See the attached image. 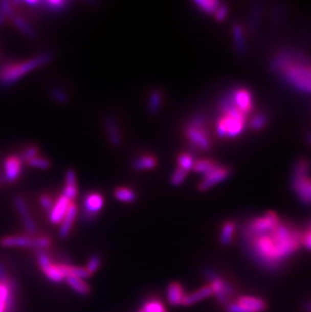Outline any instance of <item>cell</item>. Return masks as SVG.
Instances as JSON below:
<instances>
[{"mask_svg": "<svg viewBox=\"0 0 311 312\" xmlns=\"http://www.w3.org/2000/svg\"><path fill=\"white\" fill-rule=\"evenodd\" d=\"M228 13H229V7L228 5L226 4H220L218 6V8L216 9L215 13H214V16H215V19L217 21H223L226 19V17L228 16Z\"/></svg>", "mask_w": 311, "mask_h": 312, "instance_id": "cell-48", "label": "cell"}, {"mask_svg": "<svg viewBox=\"0 0 311 312\" xmlns=\"http://www.w3.org/2000/svg\"><path fill=\"white\" fill-rule=\"evenodd\" d=\"M52 61V54L42 53L27 61L5 64L0 67V86L9 87L30 72L51 63Z\"/></svg>", "mask_w": 311, "mask_h": 312, "instance_id": "cell-3", "label": "cell"}, {"mask_svg": "<svg viewBox=\"0 0 311 312\" xmlns=\"http://www.w3.org/2000/svg\"><path fill=\"white\" fill-rule=\"evenodd\" d=\"M235 301L243 306H247L254 312H265L268 308V304L264 299L255 296H250V295L239 296L235 299Z\"/></svg>", "mask_w": 311, "mask_h": 312, "instance_id": "cell-20", "label": "cell"}, {"mask_svg": "<svg viewBox=\"0 0 311 312\" xmlns=\"http://www.w3.org/2000/svg\"><path fill=\"white\" fill-rule=\"evenodd\" d=\"M11 21L27 38L35 39L37 37V32H36L35 28H33L31 26V24L28 20H26L24 17L15 14L11 18Z\"/></svg>", "mask_w": 311, "mask_h": 312, "instance_id": "cell-23", "label": "cell"}, {"mask_svg": "<svg viewBox=\"0 0 311 312\" xmlns=\"http://www.w3.org/2000/svg\"><path fill=\"white\" fill-rule=\"evenodd\" d=\"M235 106L247 117L253 112V98L251 92L246 88H238L233 91Z\"/></svg>", "mask_w": 311, "mask_h": 312, "instance_id": "cell-13", "label": "cell"}, {"mask_svg": "<svg viewBox=\"0 0 311 312\" xmlns=\"http://www.w3.org/2000/svg\"><path fill=\"white\" fill-rule=\"evenodd\" d=\"M138 312H144V311H143V310H142V309H140V310H139V311H138Z\"/></svg>", "mask_w": 311, "mask_h": 312, "instance_id": "cell-53", "label": "cell"}, {"mask_svg": "<svg viewBox=\"0 0 311 312\" xmlns=\"http://www.w3.org/2000/svg\"><path fill=\"white\" fill-rule=\"evenodd\" d=\"M13 205H14L16 211L18 212V214H19V216L21 218L31 215L30 209H29V207L27 205V202L25 201V199L23 197H20V196L14 197L13 198Z\"/></svg>", "mask_w": 311, "mask_h": 312, "instance_id": "cell-37", "label": "cell"}, {"mask_svg": "<svg viewBox=\"0 0 311 312\" xmlns=\"http://www.w3.org/2000/svg\"><path fill=\"white\" fill-rule=\"evenodd\" d=\"M271 67L294 89L311 94V63L306 57L282 52L274 58Z\"/></svg>", "mask_w": 311, "mask_h": 312, "instance_id": "cell-2", "label": "cell"}, {"mask_svg": "<svg viewBox=\"0 0 311 312\" xmlns=\"http://www.w3.org/2000/svg\"><path fill=\"white\" fill-rule=\"evenodd\" d=\"M142 310L144 312H167L163 302L159 299H149L147 300Z\"/></svg>", "mask_w": 311, "mask_h": 312, "instance_id": "cell-36", "label": "cell"}, {"mask_svg": "<svg viewBox=\"0 0 311 312\" xmlns=\"http://www.w3.org/2000/svg\"><path fill=\"white\" fill-rule=\"evenodd\" d=\"M218 167H219V165L216 162H214L212 160L203 159V160H199V161L195 162L193 171L198 174H202L203 176H206Z\"/></svg>", "mask_w": 311, "mask_h": 312, "instance_id": "cell-26", "label": "cell"}, {"mask_svg": "<svg viewBox=\"0 0 311 312\" xmlns=\"http://www.w3.org/2000/svg\"><path fill=\"white\" fill-rule=\"evenodd\" d=\"M230 174H231V169L219 166L218 168L210 172L208 175L204 176V179H202V181L198 184V190L201 192L209 190L214 185L226 180L230 176Z\"/></svg>", "mask_w": 311, "mask_h": 312, "instance_id": "cell-11", "label": "cell"}, {"mask_svg": "<svg viewBox=\"0 0 311 312\" xmlns=\"http://www.w3.org/2000/svg\"><path fill=\"white\" fill-rule=\"evenodd\" d=\"M39 204H40V206H41V208L45 210V211H47L48 213L52 210V208H53V206H54V201H53V199L50 197L49 195H46V194H43V195H40L39 199Z\"/></svg>", "mask_w": 311, "mask_h": 312, "instance_id": "cell-46", "label": "cell"}, {"mask_svg": "<svg viewBox=\"0 0 311 312\" xmlns=\"http://www.w3.org/2000/svg\"><path fill=\"white\" fill-rule=\"evenodd\" d=\"M163 95L159 90H153L150 94L149 101H148V112L151 116H157L162 107Z\"/></svg>", "mask_w": 311, "mask_h": 312, "instance_id": "cell-27", "label": "cell"}, {"mask_svg": "<svg viewBox=\"0 0 311 312\" xmlns=\"http://www.w3.org/2000/svg\"><path fill=\"white\" fill-rule=\"evenodd\" d=\"M281 224V220L277 213L274 211H269L265 213L264 215L252 219L246 227L245 231H248L250 233L254 234H262L267 233L275 230L279 225Z\"/></svg>", "mask_w": 311, "mask_h": 312, "instance_id": "cell-7", "label": "cell"}, {"mask_svg": "<svg viewBox=\"0 0 311 312\" xmlns=\"http://www.w3.org/2000/svg\"><path fill=\"white\" fill-rule=\"evenodd\" d=\"M236 231V225L234 221L228 220L223 225L220 235H219V244L221 247H229L233 242L234 234Z\"/></svg>", "mask_w": 311, "mask_h": 312, "instance_id": "cell-22", "label": "cell"}, {"mask_svg": "<svg viewBox=\"0 0 311 312\" xmlns=\"http://www.w3.org/2000/svg\"><path fill=\"white\" fill-rule=\"evenodd\" d=\"M225 309H226V312H254L250 308H248L247 306H243V305L237 303L236 301L230 302L228 305L225 306Z\"/></svg>", "mask_w": 311, "mask_h": 312, "instance_id": "cell-44", "label": "cell"}, {"mask_svg": "<svg viewBox=\"0 0 311 312\" xmlns=\"http://www.w3.org/2000/svg\"><path fill=\"white\" fill-rule=\"evenodd\" d=\"M246 249L256 264L270 272L280 270L301 246V234L284 224L262 234L242 232Z\"/></svg>", "mask_w": 311, "mask_h": 312, "instance_id": "cell-1", "label": "cell"}, {"mask_svg": "<svg viewBox=\"0 0 311 312\" xmlns=\"http://www.w3.org/2000/svg\"><path fill=\"white\" fill-rule=\"evenodd\" d=\"M158 160L154 156H142L136 159L132 162V169L136 171H146L152 170L157 167Z\"/></svg>", "mask_w": 311, "mask_h": 312, "instance_id": "cell-24", "label": "cell"}, {"mask_svg": "<svg viewBox=\"0 0 311 312\" xmlns=\"http://www.w3.org/2000/svg\"><path fill=\"white\" fill-rule=\"evenodd\" d=\"M66 284L80 296H88L91 293V286L85 281V280H81L75 277H67L65 280Z\"/></svg>", "mask_w": 311, "mask_h": 312, "instance_id": "cell-21", "label": "cell"}, {"mask_svg": "<svg viewBox=\"0 0 311 312\" xmlns=\"http://www.w3.org/2000/svg\"><path fill=\"white\" fill-rule=\"evenodd\" d=\"M36 256H37V261H38L40 270L46 269L53 263L52 259H51L50 255L47 253V251H36Z\"/></svg>", "mask_w": 311, "mask_h": 312, "instance_id": "cell-41", "label": "cell"}, {"mask_svg": "<svg viewBox=\"0 0 311 312\" xmlns=\"http://www.w3.org/2000/svg\"><path fill=\"white\" fill-rule=\"evenodd\" d=\"M302 310L304 312H311V301L305 302V303L302 305Z\"/></svg>", "mask_w": 311, "mask_h": 312, "instance_id": "cell-51", "label": "cell"}, {"mask_svg": "<svg viewBox=\"0 0 311 312\" xmlns=\"http://www.w3.org/2000/svg\"><path fill=\"white\" fill-rule=\"evenodd\" d=\"M21 3L27 4L29 6H39L41 2L38 1V0H27V1H21Z\"/></svg>", "mask_w": 311, "mask_h": 312, "instance_id": "cell-50", "label": "cell"}, {"mask_svg": "<svg viewBox=\"0 0 311 312\" xmlns=\"http://www.w3.org/2000/svg\"><path fill=\"white\" fill-rule=\"evenodd\" d=\"M186 136L188 138L189 143L196 149L202 151H209L211 148V143L206 133L203 125L202 126H193L188 125L186 128Z\"/></svg>", "mask_w": 311, "mask_h": 312, "instance_id": "cell-10", "label": "cell"}, {"mask_svg": "<svg viewBox=\"0 0 311 312\" xmlns=\"http://www.w3.org/2000/svg\"><path fill=\"white\" fill-rule=\"evenodd\" d=\"M115 197L123 203H134L137 200L136 192L127 187H118L115 191Z\"/></svg>", "mask_w": 311, "mask_h": 312, "instance_id": "cell-30", "label": "cell"}, {"mask_svg": "<svg viewBox=\"0 0 311 312\" xmlns=\"http://www.w3.org/2000/svg\"><path fill=\"white\" fill-rule=\"evenodd\" d=\"M194 4L206 14H214L221 3L217 0H196Z\"/></svg>", "mask_w": 311, "mask_h": 312, "instance_id": "cell-31", "label": "cell"}, {"mask_svg": "<svg viewBox=\"0 0 311 312\" xmlns=\"http://www.w3.org/2000/svg\"><path fill=\"white\" fill-rule=\"evenodd\" d=\"M32 236L29 235H7L0 239L3 248H30L32 247Z\"/></svg>", "mask_w": 311, "mask_h": 312, "instance_id": "cell-18", "label": "cell"}, {"mask_svg": "<svg viewBox=\"0 0 311 312\" xmlns=\"http://www.w3.org/2000/svg\"><path fill=\"white\" fill-rule=\"evenodd\" d=\"M233 34L235 48L239 54H242L245 51V39H243L242 28L239 25H235L233 27Z\"/></svg>", "mask_w": 311, "mask_h": 312, "instance_id": "cell-33", "label": "cell"}, {"mask_svg": "<svg viewBox=\"0 0 311 312\" xmlns=\"http://www.w3.org/2000/svg\"><path fill=\"white\" fill-rule=\"evenodd\" d=\"M293 189L303 203L311 204V180L307 175L294 174Z\"/></svg>", "mask_w": 311, "mask_h": 312, "instance_id": "cell-12", "label": "cell"}, {"mask_svg": "<svg viewBox=\"0 0 311 312\" xmlns=\"http://www.w3.org/2000/svg\"><path fill=\"white\" fill-rule=\"evenodd\" d=\"M185 296V289L179 282L173 281L168 284L166 288V298L169 305L174 307L182 306Z\"/></svg>", "mask_w": 311, "mask_h": 312, "instance_id": "cell-15", "label": "cell"}, {"mask_svg": "<svg viewBox=\"0 0 311 312\" xmlns=\"http://www.w3.org/2000/svg\"><path fill=\"white\" fill-rule=\"evenodd\" d=\"M266 123H267V117L263 114H259L251 119L250 124L254 130H260L266 125Z\"/></svg>", "mask_w": 311, "mask_h": 312, "instance_id": "cell-42", "label": "cell"}, {"mask_svg": "<svg viewBox=\"0 0 311 312\" xmlns=\"http://www.w3.org/2000/svg\"><path fill=\"white\" fill-rule=\"evenodd\" d=\"M23 160L19 156L7 157L3 162V171L0 173V182L13 183L17 181L23 171Z\"/></svg>", "mask_w": 311, "mask_h": 312, "instance_id": "cell-9", "label": "cell"}, {"mask_svg": "<svg viewBox=\"0 0 311 312\" xmlns=\"http://www.w3.org/2000/svg\"><path fill=\"white\" fill-rule=\"evenodd\" d=\"M52 239L48 236H35L32 239V247L34 251H46L52 246Z\"/></svg>", "mask_w": 311, "mask_h": 312, "instance_id": "cell-32", "label": "cell"}, {"mask_svg": "<svg viewBox=\"0 0 311 312\" xmlns=\"http://www.w3.org/2000/svg\"><path fill=\"white\" fill-rule=\"evenodd\" d=\"M307 141H308V144L311 146V133L308 135V137H307Z\"/></svg>", "mask_w": 311, "mask_h": 312, "instance_id": "cell-52", "label": "cell"}, {"mask_svg": "<svg viewBox=\"0 0 311 312\" xmlns=\"http://www.w3.org/2000/svg\"><path fill=\"white\" fill-rule=\"evenodd\" d=\"M104 206V198L98 192H90L86 194L83 199L82 206V219L89 224L92 222L97 214L102 210Z\"/></svg>", "mask_w": 311, "mask_h": 312, "instance_id": "cell-6", "label": "cell"}, {"mask_svg": "<svg viewBox=\"0 0 311 312\" xmlns=\"http://www.w3.org/2000/svg\"><path fill=\"white\" fill-rule=\"evenodd\" d=\"M213 293H212V289L210 287V285H205V286H202L200 287L199 289L195 290L194 292L190 293V294H186L184 300H183V303H182V306H191V305H194L196 303L212 296Z\"/></svg>", "mask_w": 311, "mask_h": 312, "instance_id": "cell-19", "label": "cell"}, {"mask_svg": "<svg viewBox=\"0 0 311 312\" xmlns=\"http://www.w3.org/2000/svg\"><path fill=\"white\" fill-rule=\"evenodd\" d=\"M187 175H188V172H186V171H184L183 169L177 167V168L175 169V171L173 172L171 178H170V184H171L173 187H179V186L182 185L183 182L186 180Z\"/></svg>", "mask_w": 311, "mask_h": 312, "instance_id": "cell-35", "label": "cell"}, {"mask_svg": "<svg viewBox=\"0 0 311 312\" xmlns=\"http://www.w3.org/2000/svg\"><path fill=\"white\" fill-rule=\"evenodd\" d=\"M27 163L31 167L38 168V169H40V170H48L49 168H51V161L48 160L47 158H43V157H35L34 159L30 160Z\"/></svg>", "mask_w": 311, "mask_h": 312, "instance_id": "cell-40", "label": "cell"}, {"mask_svg": "<svg viewBox=\"0 0 311 312\" xmlns=\"http://www.w3.org/2000/svg\"><path fill=\"white\" fill-rule=\"evenodd\" d=\"M14 15V6L12 2L8 0L0 1V27H2L8 18L11 19Z\"/></svg>", "mask_w": 311, "mask_h": 312, "instance_id": "cell-29", "label": "cell"}, {"mask_svg": "<svg viewBox=\"0 0 311 312\" xmlns=\"http://www.w3.org/2000/svg\"><path fill=\"white\" fill-rule=\"evenodd\" d=\"M202 274L203 277L209 282L212 293L215 296L217 302L224 306L228 305L235 292L233 285L223 279L218 274L210 268H204Z\"/></svg>", "mask_w": 311, "mask_h": 312, "instance_id": "cell-4", "label": "cell"}, {"mask_svg": "<svg viewBox=\"0 0 311 312\" xmlns=\"http://www.w3.org/2000/svg\"><path fill=\"white\" fill-rule=\"evenodd\" d=\"M17 285L7 277L0 279V312H14L16 307Z\"/></svg>", "mask_w": 311, "mask_h": 312, "instance_id": "cell-5", "label": "cell"}, {"mask_svg": "<svg viewBox=\"0 0 311 312\" xmlns=\"http://www.w3.org/2000/svg\"><path fill=\"white\" fill-rule=\"evenodd\" d=\"M177 163L179 168L188 172L193 170L195 164L194 158L187 153H182L177 157Z\"/></svg>", "mask_w": 311, "mask_h": 312, "instance_id": "cell-34", "label": "cell"}, {"mask_svg": "<svg viewBox=\"0 0 311 312\" xmlns=\"http://www.w3.org/2000/svg\"><path fill=\"white\" fill-rule=\"evenodd\" d=\"M101 264H102V258L100 257V255L94 254V255L90 256L85 269L91 275H93L100 269Z\"/></svg>", "mask_w": 311, "mask_h": 312, "instance_id": "cell-38", "label": "cell"}, {"mask_svg": "<svg viewBox=\"0 0 311 312\" xmlns=\"http://www.w3.org/2000/svg\"><path fill=\"white\" fill-rule=\"evenodd\" d=\"M104 128L108 138L110 145L114 148H119L122 143L121 132L118 126L117 119L113 117H106L104 118Z\"/></svg>", "mask_w": 311, "mask_h": 312, "instance_id": "cell-17", "label": "cell"}, {"mask_svg": "<svg viewBox=\"0 0 311 312\" xmlns=\"http://www.w3.org/2000/svg\"><path fill=\"white\" fill-rule=\"evenodd\" d=\"M77 214L78 206L76 205V203L72 202L70 204L68 210H67V213H66L64 219L61 222V227H60V230H59L60 239L64 240L69 236V234L72 231V228H73V225H74V221L76 219Z\"/></svg>", "mask_w": 311, "mask_h": 312, "instance_id": "cell-16", "label": "cell"}, {"mask_svg": "<svg viewBox=\"0 0 311 312\" xmlns=\"http://www.w3.org/2000/svg\"><path fill=\"white\" fill-rule=\"evenodd\" d=\"M246 121L225 116L216 123V132L219 138H236L245 128Z\"/></svg>", "mask_w": 311, "mask_h": 312, "instance_id": "cell-8", "label": "cell"}, {"mask_svg": "<svg viewBox=\"0 0 311 312\" xmlns=\"http://www.w3.org/2000/svg\"><path fill=\"white\" fill-rule=\"evenodd\" d=\"M65 186H77V176L74 169L70 168L67 170L65 175Z\"/></svg>", "mask_w": 311, "mask_h": 312, "instance_id": "cell-45", "label": "cell"}, {"mask_svg": "<svg viewBox=\"0 0 311 312\" xmlns=\"http://www.w3.org/2000/svg\"><path fill=\"white\" fill-rule=\"evenodd\" d=\"M41 271L43 275L53 283L61 284V283H64L66 280V276L61 271L58 264L52 263L49 267H47L46 269H43Z\"/></svg>", "mask_w": 311, "mask_h": 312, "instance_id": "cell-25", "label": "cell"}, {"mask_svg": "<svg viewBox=\"0 0 311 312\" xmlns=\"http://www.w3.org/2000/svg\"><path fill=\"white\" fill-rule=\"evenodd\" d=\"M72 202L65 196L61 195L54 203L52 210L49 212V220L52 225H61L67 210Z\"/></svg>", "mask_w": 311, "mask_h": 312, "instance_id": "cell-14", "label": "cell"}, {"mask_svg": "<svg viewBox=\"0 0 311 312\" xmlns=\"http://www.w3.org/2000/svg\"><path fill=\"white\" fill-rule=\"evenodd\" d=\"M62 195L65 196L67 199H69L71 202H73L77 198V186H65L63 189Z\"/></svg>", "mask_w": 311, "mask_h": 312, "instance_id": "cell-47", "label": "cell"}, {"mask_svg": "<svg viewBox=\"0 0 311 312\" xmlns=\"http://www.w3.org/2000/svg\"><path fill=\"white\" fill-rule=\"evenodd\" d=\"M301 244L311 252V229L304 234H301Z\"/></svg>", "mask_w": 311, "mask_h": 312, "instance_id": "cell-49", "label": "cell"}, {"mask_svg": "<svg viewBox=\"0 0 311 312\" xmlns=\"http://www.w3.org/2000/svg\"><path fill=\"white\" fill-rule=\"evenodd\" d=\"M50 95H51V98L59 104H66L69 101L68 94L60 88H53L50 91Z\"/></svg>", "mask_w": 311, "mask_h": 312, "instance_id": "cell-39", "label": "cell"}, {"mask_svg": "<svg viewBox=\"0 0 311 312\" xmlns=\"http://www.w3.org/2000/svg\"><path fill=\"white\" fill-rule=\"evenodd\" d=\"M70 2L65 0H47V1H42L40 3V6L50 12L57 13L66 10Z\"/></svg>", "mask_w": 311, "mask_h": 312, "instance_id": "cell-28", "label": "cell"}, {"mask_svg": "<svg viewBox=\"0 0 311 312\" xmlns=\"http://www.w3.org/2000/svg\"><path fill=\"white\" fill-rule=\"evenodd\" d=\"M39 152V148L37 146H31V147L27 148L19 157L23 160V162H29L30 160H32L35 157L38 156Z\"/></svg>", "mask_w": 311, "mask_h": 312, "instance_id": "cell-43", "label": "cell"}]
</instances>
